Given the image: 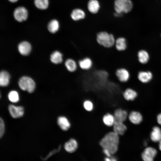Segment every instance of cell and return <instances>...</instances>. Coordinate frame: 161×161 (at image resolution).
<instances>
[{
	"label": "cell",
	"mask_w": 161,
	"mask_h": 161,
	"mask_svg": "<svg viewBox=\"0 0 161 161\" xmlns=\"http://www.w3.org/2000/svg\"><path fill=\"white\" fill-rule=\"evenodd\" d=\"M119 136L113 131H110L101 139L99 144L103 149H107L112 154H114L117 152L118 148Z\"/></svg>",
	"instance_id": "1"
},
{
	"label": "cell",
	"mask_w": 161,
	"mask_h": 161,
	"mask_svg": "<svg viewBox=\"0 0 161 161\" xmlns=\"http://www.w3.org/2000/svg\"><path fill=\"white\" fill-rule=\"evenodd\" d=\"M96 40L97 43L100 46L109 48L114 46L116 38L113 34L106 31H102L97 33Z\"/></svg>",
	"instance_id": "2"
},
{
	"label": "cell",
	"mask_w": 161,
	"mask_h": 161,
	"mask_svg": "<svg viewBox=\"0 0 161 161\" xmlns=\"http://www.w3.org/2000/svg\"><path fill=\"white\" fill-rule=\"evenodd\" d=\"M134 6L132 0H115L114 1L115 12L123 15L131 12Z\"/></svg>",
	"instance_id": "3"
},
{
	"label": "cell",
	"mask_w": 161,
	"mask_h": 161,
	"mask_svg": "<svg viewBox=\"0 0 161 161\" xmlns=\"http://www.w3.org/2000/svg\"><path fill=\"white\" fill-rule=\"evenodd\" d=\"M18 84L21 89L27 91L30 93L32 92L35 88V83L34 80L27 76L21 78L19 80Z\"/></svg>",
	"instance_id": "4"
},
{
	"label": "cell",
	"mask_w": 161,
	"mask_h": 161,
	"mask_svg": "<svg viewBox=\"0 0 161 161\" xmlns=\"http://www.w3.org/2000/svg\"><path fill=\"white\" fill-rule=\"evenodd\" d=\"M13 16L17 21L21 22L27 19L28 16V11L24 7H19L15 10L13 12Z\"/></svg>",
	"instance_id": "5"
},
{
	"label": "cell",
	"mask_w": 161,
	"mask_h": 161,
	"mask_svg": "<svg viewBox=\"0 0 161 161\" xmlns=\"http://www.w3.org/2000/svg\"><path fill=\"white\" fill-rule=\"evenodd\" d=\"M115 75L117 80L121 83L127 82L130 77L129 71L124 67L117 69L115 71Z\"/></svg>",
	"instance_id": "6"
},
{
	"label": "cell",
	"mask_w": 161,
	"mask_h": 161,
	"mask_svg": "<svg viewBox=\"0 0 161 161\" xmlns=\"http://www.w3.org/2000/svg\"><path fill=\"white\" fill-rule=\"evenodd\" d=\"M78 68L82 70L89 71L93 66V63L92 59L89 57H85L78 62Z\"/></svg>",
	"instance_id": "7"
},
{
	"label": "cell",
	"mask_w": 161,
	"mask_h": 161,
	"mask_svg": "<svg viewBox=\"0 0 161 161\" xmlns=\"http://www.w3.org/2000/svg\"><path fill=\"white\" fill-rule=\"evenodd\" d=\"M157 154L156 149L152 147H148L143 152L141 157L143 161H154Z\"/></svg>",
	"instance_id": "8"
},
{
	"label": "cell",
	"mask_w": 161,
	"mask_h": 161,
	"mask_svg": "<svg viewBox=\"0 0 161 161\" xmlns=\"http://www.w3.org/2000/svg\"><path fill=\"white\" fill-rule=\"evenodd\" d=\"M8 110L10 115L14 118L21 117L24 114V109L21 106L10 105L8 106Z\"/></svg>",
	"instance_id": "9"
},
{
	"label": "cell",
	"mask_w": 161,
	"mask_h": 161,
	"mask_svg": "<svg viewBox=\"0 0 161 161\" xmlns=\"http://www.w3.org/2000/svg\"><path fill=\"white\" fill-rule=\"evenodd\" d=\"M64 148L69 153H73L75 151L78 147V143L77 140L71 138L64 144Z\"/></svg>",
	"instance_id": "10"
},
{
	"label": "cell",
	"mask_w": 161,
	"mask_h": 161,
	"mask_svg": "<svg viewBox=\"0 0 161 161\" xmlns=\"http://www.w3.org/2000/svg\"><path fill=\"white\" fill-rule=\"evenodd\" d=\"M57 123L60 129L65 131H67L71 126V123L69 119L64 116L58 118Z\"/></svg>",
	"instance_id": "11"
},
{
	"label": "cell",
	"mask_w": 161,
	"mask_h": 161,
	"mask_svg": "<svg viewBox=\"0 0 161 161\" xmlns=\"http://www.w3.org/2000/svg\"><path fill=\"white\" fill-rule=\"evenodd\" d=\"M64 64L67 71L71 73L75 72L78 66L77 62L74 59L68 58L65 60Z\"/></svg>",
	"instance_id": "12"
},
{
	"label": "cell",
	"mask_w": 161,
	"mask_h": 161,
	"mask_svg": "<svg viewBox=\"0 0 161 161\" xmlns=\"http://www.w3.org/2000/svg\"><path fill=\"white\" fill-rule=\"evenodd\" d=\"M114 47L119 52H121L125 51L127 47L126 38L122 36H119L116 38Z\"/></svg>",
	"instance_id": "13"
},
{
	"label": "cell",
	"mask_w": 161,
	"mask_h": 161,
	"mask_svg": "<svg viewBox=\"0 0 161 161\" xmlns=\"http://www.w3.org/2000/svg\"><path fill=\"white\" fill-rule=\"evenodd\" d=\"M113 114L115 121L124 122L128 116L127 112L121 108H118L114 112Z\"/></svg>",
	"instance_id": "14"
},
{
	"label": "cell",
	"mask_w": 161,
	"mask_h": 161,
	"mask_svg": "<svg viewBox=\"0 0 161 161\" xmlns=\"http://www.w3.org/2000/svg\"><path fill=\"white\" fill-rule=\"evenodd\" d=\"M113 131L119 136L124 134L127 129L124 122L115 121L112 126Z\"/></svg>",
	"instance_id": "15"
},
{
	"label": "cell",
	"mask_w": 161,
	"mask_h": 161,
	"mask_svg": "<svg viewBox=\"0 0 161 161\" xmlns=\"http://www.w3.org/2000/svg\"><path fill=\"white\" fill-rule=\"evenodd\" d=\"M18 49L21 54L27 55L30 53L31 49V46L29 42L25 41H23L18 45Z\"/></svg>",
	"instance_id": "16"
},
{
	"label": "cell",
	"mask_w": 161,
	"mask_h": 161,
	"mask_svg": "<svg viewBox=\"0 0 161 161\" xmlns=\"http://www.w3.org/2000/svg\"><path fill=\"white\" fill-rule=\"evenodd\" d=\"M85 16L84 11L79 8L74 9L71 14V17L74 21H78L84 18Z\"/></svg>",
	"instance_id": "17"
},
{
	"label": "cell",
	"mask_w": 161,
	"mask_h": 161,
	"mask_svg": "<svg viewBox=\"0 0 161 161\" xmlns=\"http://www.w3.org/2000/svg\"><path fill=\"white\" fill-rule=\"evenodd\" d=\"M100 3L97 0H89L87 4V8L91 13L95 14L98 12L100 8Z\"/></svg>",
	"instance_id": "18"
},
{
	"label": "cell",
	"mask_w": 161,
	"mask_h": 161,
	"mask_svg": "<svg viewBox=\"0 0 161 161\" xmlns=\"http://www.w3.org/2000/svg\"><path fill=\"white\" fill-rule=\"evenodd\" d=\"M152 77V74L150 71H141L138 75V79L143 83H146L150 81Z\"/></svg>",
	"instance_id": "19"
},
{
	"label": "cell",
	"mask_w": 161,
	"mask_h": 161,
	"mask_svg": "<svg viewBox=\"0 0 161 161\" xmlns=\"http://www.w3.org/2000/svg\"><path fill=\"white\" fill-rule=\"evenodd\" d=\"M129 118L131 122L135 124H139L142 120L141 114L139 112L135 111L131 112L129 116Z\"/></svg>",
	"instance_id": "20"
},
{
	"label": "cell",
	"mask_w": 161,
	"mask_h": 161,
	"mask_svg": "<svg viewBox=\"0 0 161 161\" xmlns=\"http://www.w3.org/2000/svg\"><path fill=\"white\" fill-rule=\"evenodd\" d=\"M151 140L154 142L161 140V129L157 126L154 127L150 134Z\"/></svg>",
	"instance_id": "21"
},
{
	"label": "cell",
	"mask_w": 161,
	"mask_h": 161,
	"mask_svg": "<svg viewBox=\"0 0 161 161\" xmlns=\"http://www.w3.org/2000/svg\"><path fill=\"white\" fill-rule=\"evenodd\" d=\"M102 120L104 125L109 127H112L115 121L113 114L109 113H107L103 115Z\"/></svg>",
	"instance_id": "22"
},
{
	"label": "cell",
	"mask_w": 161,
	"mask_h": 161,
	"mask_svg": "<svg viewBox=\"0 0 161 161\" xmlns=\"http://www.w3.org/2000/svg\"><path fill=\"white\" fill-rule=\"evenodd\" d=\"M63 55L61 52L56 51L51 54L50 60L51 62L54 64H61L63 61Z\"/></svg>",
	"instance_id": "23"
},
{
	"label": "cell",
	"mask_w": 161,
	"mask_h": 161,
	"mask_svg": "<svg viewBox=\"0 0 161 161\" xmlns=\"http://www.w3.org/2000/svg\"><path fill=\"white\" fill-rule=\"evenodd\" d=\"M10 75L6 71H2L0 74V85L2 87L7 86L9 83Z\"/></svg>",
	"instance_id": "24"
},
{
	"label": "cell",
	"mask_w": 161,
	"mask_h": 161,
	"mask_svg": "<svg viewBox=\"0 0 161 161\" xmlns=\"http://www.w3.org/2000/svg\"><path fill=\"white\" fill-rule=\"evenodd\" d=\"M139 61L141 64H145L149 60V56L148 53L145 50H141L139 51L137 54Z\"/></svg>",
	"instance_id": "25"
},
{
	"label": "cell",
	"mask_w": 161,
	"mask_h": 161,
	"mask_svg": "<svg viewBox=\"0 0 161 161\" xmlns=\"http://www.w3.org/2000/svg\"><path fill=\"white\" fill-rule=\"evenodd\" d=\"M137 95L136 92L134 90L130 88L126 89L123 94L124 98L127 100H134Z\"/></svg>",
	"instance_id": "26"
},
{
	"label": "cell",
	"mask_w": 161,
	"mask_h": 161,
	"mask_svg": "<svg viewBox=\"0 0 161 161\" xmlns=\"http://www.w3.org/2000/svg\"><path fill=\"white\" fill-rule=\"evenodd\" d=\"M59 26V24L58 21L56 19H53L49 23L47 27L49 32L54 33L58 31Z\"/></svg>",
	"instance_id": "27"
},
{
	"label": "cell",
	"mask_w": 161,
	"mask_h": 161,
	"mask_svg": "<svg viewBox=\"0 0 161 161\" xmlns=\"http://www.w3.org/2000/svg\"><path fill=\"white\" fill-rule=\"evenodd\" d=\"M35 5L40 10H45L48 7V0H34Z\"/></svg>",
	"instance_id": "28"
},
{
	"label": "cell",
	"mask_w": 161,
	"mask_h": 161,
	"mask_svg": "<svg viewBox=\"0 0 161 161\" xmlns=\"http://www.w3.org/2000/svg\"><path fill=\"white\" fill-rule=\"evenodd\" d=\"M8 97L9 100L13 103H17L19 100V97L17 92L12 91L9 92Z\"/></svg>",
	"instance_id": "29"
},
{
	"label": "cell",
	"mask_w": 161,
	"mask_h": 161,
	"mask_svg": "<svg viewBox=\"0 0 161 161\" xmlns=\"http://www.w3.org/2000/svg\"><path fill=\"white\" fill-rule=\"evenodd\" d=\"M83 106L84 109L88 112L92 111L94 108L93 103L89 100H85L83 103Z\"/></svg>",
	"instance_id": "30"
},
{
	"label": "cell",
	"mask_w": 161,
	"mask_h": 161,
	"mask_svg": "<svg viewBox=\"0 0 161 161\" xmlns=\"http://www.w3.org/2000/svg\"><path fill=\"white\" fill-rule=\"evenodd\" d=\"M5 126L4 121L3 119L0 118V137H1L4 132Z\"/></svg>",
	"instance_id": "31"
},
{
	"label": "cell",
	"mask_w": 161,
	"mask_h": 161,
	"mask_svg": "<svg viewBox=\"0 0 161 161\" xmlns=\"http://www.w3.org/2000/svg\"><path fill=\"white\" fill-rule=\"evenodd\" d=\"M103 152L108 157H110L112 154L109 150L106 149H103Z\"/></svg>",
	"instance_id": "32"
},
{
	"label": "cell",
	"mask_w": 161,
	"mask_h": 161,
	"mask_svg": "<svg viewBox=\"0 0 161 161\" xmlns=\"http://www.w3.org/2000/svg\"><path fill=\"white\" fill-rule=\"evenodd\" d=\"M157 120L158 123L161 125V113L159 114L157 117Z\"/></svg>",
	"instance_id": "33"
},
{
	"label": "cell",
	"mask_w": 161,
	"mask_h": 161,
	"mask_svg": "<svg viewBox=\"0 0 161 161\" xmlns=\"http://www.w3.org/2000/svg\"><path fill=\"white\" fill-rule=\"evenodd\" d=\"M114 15L115 17H120L122 16L123 15L115 12L114 14Z\"/></svg>",
	"instance_id": "34"
},
{
	"label": "cell",
	"mask_w": 161,
	"mask_h": 161,
	"mask_svg": "<svg viewBox=\"0 0 161 161\" xmlns=\"http://www.w3.org/2000/svg\"><path fill=\"white\" fill-rule=\"evenodd\" d=\"M111 161H117V159L114 157H112L111 158Z\"/></svg>",
	"instance_id": "35"
},
{
	"label": "cell",
	"mask_w": 161,
	"mask_h": 161,
	"mask_svg": "<svg viewBox=\"0 0 161 161\" xmlns=\"http://www.w3.org/2000/svg\"><path fill=\"white\" fill-rule=\"evenodd\" d=\"M105 161H111V159L109 157H106L105 158L104 160Z\"/></svg>",
	"instance_id": "36"
},
{
	"label": "cell",
	"mask_w": 161,
	"mask_h": 161,
	"mask_svg": "<svg viewBox=\"0 0 161 161\" xmlns=\"http://www.w3.org/2000/svg\"><path fill=\"white\" fill-rule=\"evenodd\" d=\"M9 1L12 3H15L18 0H8Z\"/></svg>",
	"instance_id": "37"
},
{
	"label": "cell",
	"mask_w": 161,
	"mask_h": 161,
	"mask_svg": "<svg viewBox=\"0 0 161 161\" xmlns=\"http://www.w3.org/2000/svg\"><path fill=\"white\" fill-rule=\"evenodd\" d=\"M159 147L160 150L161 151V140L159 142Z\"/></svg>",
	"instance_id": "38"
},
{
	"label": "cell",
	"mask_w": 161,
	"mask_h": 161,
	"mask_svg": "<svg viewBox=\"0 0 161 161\" xmlns=\"http://www.w3.org/2000/svg\"></svg>",
	"instance_id": "39"
}]
</instances>
